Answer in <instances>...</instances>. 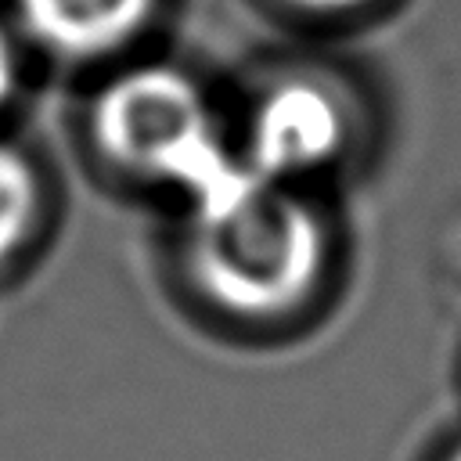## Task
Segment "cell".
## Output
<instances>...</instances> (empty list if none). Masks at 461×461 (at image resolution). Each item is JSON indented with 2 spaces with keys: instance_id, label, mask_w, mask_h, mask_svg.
Masks as SVG:
<instances>
[{
  "instance_id": "1",
  "label": "cell",
  "mask_w": 461,
  "mask_h": 461,
  "mask_svg": "<svg viewBox=\"0 0 461 461\" xmlns=\"http://www.w3.org/2000/svg\"><path fill=\"white\" fill-rule=\"evenodd\" d=\"M187 263L194 285L227 313L274 317L303 303L324 267L317 212L252 166L191 205Z\"/></svg>"
},
{
  "instance_id": "2",
  "label": "cell",
  "mask_w": 461,
  "mask_h": 461,
  "mask_svg": "<svg viewBox=\"0 0 461 461\" xmlns=\"http://www.w3.org/2000/svg\"><path fill=\"white\" fill-rule=\"evenodd\" d=\"M94 137L112 162L137 176L176 184L191 194V205L249 169L223 148L202 90L169 65L119 72L97 94Z\"/></svg>"
},
{
  "instance_id": "3",
  "label": "cell",
  "mask_w": 461,
  "mask_h": 461,
  "mask_svg": "<svg viewBox=\"0 0 461 461\" xmlns=\"http://www.w3.org/2000/svg\"><path fill=\"white\" fill-rule=\"evenodd\" d=\"M349 130V101L335 83L321 76H285L252 112L245 162L263 180L281 184L335 162Z\"/></svg>"
},
{
  "instance_id": "4",
  "label": "cell",
  "mask_w": 461,
  "mask_h": 461,
  "mask_svg": "<svg viewBox=\"0 0 461 461\" xmlns=\"http://www.w3.org/2000/svg\"><path fill=\"white\" fill-rule=\"evenodd\" d=\"M18 11L43 47L65 58H97L133 40L155 0H18Z\"/></svg>"
},
{
  "instance_id": "5",
  "label": "cell",
  "mask_w": 461,
  "mask_h": 461,
  "mask_svg": "<svg viewBox=\"0 0 461 461\" xmlns=\"http://www.w3.org/2000/svg\"><path fill=\"white\" fill-rule=\"evenodd\" d=\"M40 176L32 162L14 148L0 144V267L11 263L40 223Z\"/></svg>"
},
{
  "instance_id": "6",
  "label": "cell",
  "mask_w": 461,
  "mask_h": 461,
  "mask_svg": "<svg viewBox=\"0 0 461 461\" xmlns=\"http://www.w3.org/2000/svg\"><path fill=\"white\" fill-rule=\"evenodd\" d=\"M14 83H18V58H14V43H11V36L0 29V104L14 94Z\"/></svg>"
},
{
  "instance_id": "7",
  "label": "cell",
  "mask_w": 461,
  "mask_h": 461,
  "mask_svg": "<svg viewBox=\"0 0 461 461\" xmlns=\"http://www.w3.org/2000/svg\"><path fill=\"white\" fill-rule=\"evenodd\" d=\"M288 4L313 11V14H346V11H364L375 0H288Z\"/></svg>"
},
{
  "instance_id": "8",
  "label": "cell",
  "mask_w": 461,
  "mask_h": 461,
  "mask_svg": "<svg viewBox=\"0 0 461 461\" xmlns=\"http://www.w3.org/2000/svg\"><path fill=\"white\" fill-rule=\"evenodd\" d=\"M450 461H461V447H457V450H454V457H450Z\"/></svg>"
}]
</instances>
